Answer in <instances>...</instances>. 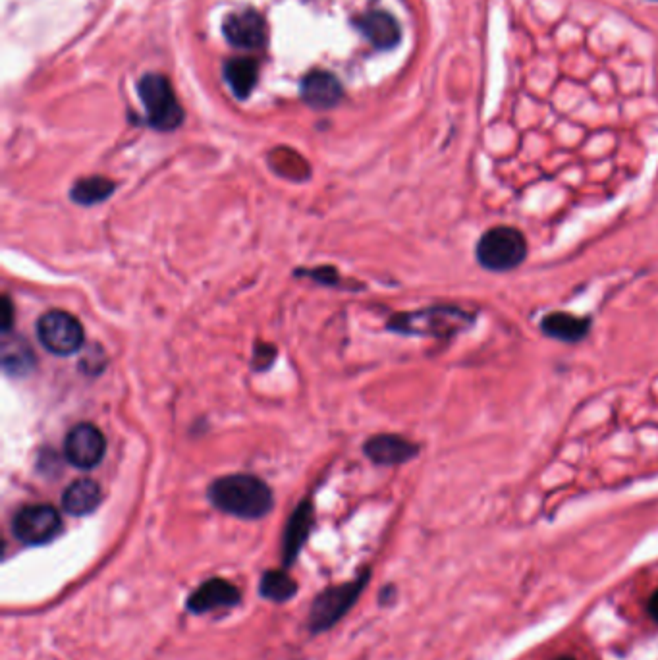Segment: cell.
I'll return each mask as SVG.
<instances>
[{"label": "cell", "instance_id": "6da1fadb", "mask_svg": "<svg viewBox=\"0 0 658 660\" xmlns=\"http://www.w3.org/2000/svg\"><path fill=\"white\" fill-rule=\"evenodd\" d=\"M209 500L220 512L242 518L259 520L273 510V491L259 477L238 473L213 481L209 487Z\"/></svg>", "mask_w": 658, "mask_h": 660}, {"label": "cell", "instance_id": "7a4b0ae2", "mask_svg": "<svg viewBox=\"0 0 658 660\" xmlns=\"http://www.w3.org/2000/svg\"><path fill=\"white\" fill-rule=\"evenodd\" d=\"M527 257V242L520 230L512 226H494L477 244V261L493 273L518 269Z\"/></svg>", "mask_w": 658, "mask_h": 660}, {"label": "cell", "instance_id": "3957f363", "mask_svg": "<svg viewBox=\"0 0 658 660\" xmlns=\"http://www.w3.org/2000/svg\"><path fill=\"white\" fill-rule=\"evenodd\" d=\"M371 578L369 572H363L356 579L334 585L325 589L309 610V630L313 633L327 632L334 624H338L361 597L367 581Z\"/></svg>", "mask_w": 658, "mask_h": 660}, {"label": "cell", "instance_id": "277c9868", "mask_svg": "<svg viewBox=\"0 0 658 660\" xmlns=\"http://www.w3.org/2000/svg\"><path fill=\"white\" fill-rule=\"evenodd\" d=\"M139 97L147 110L149 124L161 132L174 130L184 120V110L180 107L174 89L165 76L147 74L139 82Z\"/></svg>", "mask_w": 658, "mask_h": 660}, {"label": "cell", "instance_id": "5b68a950", "mask_svg": "<svg viewBox=\"0 0 658 660\" xmlns=\"http://www.w3.org/2000/svg\"><path fill=\"white\" fill-rule=\"evenodd\" d=\"M471 317L458 307H431L419 313H410L392 321L398 332L427 334V336H450L458 330L466 329Z\"/></svg>", "mask_w": 658, "mask_h": 660}, {"label": "cell", "instance_id": "8992f818", "mask_svg": "<svg viewBox=\"0 0 658 660\" xmlns=\"http://www.w3.org/2000/svg\"><path fill=\"white\" fill-rule=\"evenodd\" d=\"M37 338L55 356H72L83 346L80 321L66 311H49L37 323Z\"/></svg>", "mask_w": 658, "mask_h": 660}, {"label": "cell", "instance_id": "52a82bcc", "mask_svg": "<svg viewBox=\"0 0 658 660\" xmlns=\"http://www.w3.org/2000/svg\"><path fill=\"white\" fill-rule=\"evenodd\" d=\"M60 531V514L49 504L24 506L12 520V533L24 545H47Z\"/></svg>", "mask_w": 658, "mask_h": 660}, {"label": "cell", "instance_id": "ba28073f", "mask_svg": "<svg viewBox=\"0 0 658 660\" xmlns=\"http://www.w3.org/2000/svg\"><path fill=\"white\" fill-rule=\"evenodd\" d=\"M105 450L107 442L103 433L91 423L76 425L64 440V456L78 469H93L99 466L105 458Z\"/></svg>", "mask_w": 658, "mask_h": 660}, {"label": "cell", "instance_id": "9c48e42d", "mask_svg": "<svg viewBox=\"0 0 658 660\" xmlns=\"http://www.w3.org/2000/svg\"><path fill=\"white\" fill-rule=\"evenodd\" d=\"M242 593L228 579L213 578L203 581L188 599V610L193 614H207L220 608L240 605Z\"/></svg>", "mask_w": 658, "mask_h": 660}, {"label": "cell", "instance_id": "30bf717a", "mask_svg": "<svg viewBox=\"0 0 658 660\" xmlns=\"http://www.w3.org/2000/svg\"><path fill=\"white\" fill-rule=\"evenodd\" d=\"M224 37L240 49H261L267 41V28L265 20L255 12H236L224 20Z\"/></svg>", "mask_w": 658, "mask_h": 660}, {"label": "cell", "instance_id": "8fae6325", "mask_svg": "<svg viewBox=\"0 0 658 660\" xmlns=\"http://www.w3.org/2000/svg\"><path fill=\"white\" fill-rule=\"evenodd\" d=\"M302 97L313 109H332L342 99V87L329 72L315 70L307 74L302 82Z\"/></svg>", "mask_w": 658, "mask_h": 660}, {"label": "cell", "instance_id": "7c38bea8", "mask_svg": "<svg viewBox=\"0 0 658 660\" xmlns=\"http://www.w3.org/2000/svg\"><path fill=\"white\" fill-rule=\"evenodd\" d=\"M365 454L383 466H398L410 462L417 456V446L410 440L396 437V435H381L373 437L365 444Z\"/></svg>", "mask_w": 658, "mask_h": 660}, {"label": "cell", "instance_id": "4fadbf2b", "mask_svg": "<svg viewBox=\"0 0 658 660\" xmlns=\"http://www.w3.org/2000/svg\"><path fill=\"white\" fill-rule=\"evenodd\" d=\"M103 500L101 487L91 479L74 481L62 495V508L72 516H87L99 508Z\"/></svg>", "mask_w": 658, "mask_h": 660}, {"label": "cell", "instance_id": "5bb4252c", "mask_svg": "<svg viewBox=\"0 0 658 660\" xmlns=\"http://www.w3.org/2000/svg\"><path fill=\"white\" fill-rule=\"evenodd\" d=\"M357 26L377 49H392L400 41V26L386 12L367 14L357 20Z\"/></svg>", "mask_w": 658, "mask_h": 660}, {"label": "cell", "instance_id": "9a60e30c", "mask_svg": "<svg viewBox=\"0 0 658 660\" xmlns=\"http://www.w3.org/2000/svg\"><path fill=\"white\" fill-rule=\"evenodd\" d=\"M543 332L560 342H568V344H577L581 342L591 329V321L589 319H581V317H574L570 313H550L543 323H541Z\"/></svg>", "mask_w": 658, "mask_h": 660}, {"label": "cell", "instance_id": "2e32d148", "mask_svg": "<svg viewBox=\"0 0 658 660\" xmlns=\"http://www.w3.org/2000/svg\"><path fill=\"white\" fill-rule=\"evenodd\" d=\"M311 506L302 504L290 518L286 533H284V543H282V560L286 566L296 562L300 550L305 545V539L309 537L311 531Z\"/></svg>", "mask_w": 658, "mask_h": 660}, {"label": "cell", "instance_id": "e0dca14e", "mask_svg": "<svg viewBox=\"0 0 658 660\" xmlns=\"http://www.w3.org/2000/svg\"><path fill=\"white\" fill-rule=\"evenodd\" d=\"M259 76V66L253 58H232L224 64V80L238 99H246Z\"/></svg>", "mask_w": 658, "mask_h": 660}, {"label": "cell", "instance_id": "ac0fdd59", "mask_svg": "<svg viewBox=\"0 0 658 660\" xmlns=\"http://www.w3.org/2000/svg\"><path fill=\"white\" fill-rule=\"evenodd\" d=\"M259 593L273 603H286L298 593V583L284 570H269L261 578Z\"/></svg>", "mask_w": 658, "mask_h": 660}, {"label": "cell", "instance_id": "d6986e66", "mask_svg": "<svg viewBox=\"0 0 658 660\" xmlns=\"http://www.w3.org/2000/svg\"><path fill=\"white\" fill-rule=\"evenodd\" d=\"M114 190V184L103 176H91L76 182L72 188V199L80 205H97L105 201Z\"/></svg>", "mask_w": 658, "mask_h": 660}, {"label": "cell", "instance_id": "ffe728a7", "mask_svg": "<svg viewBox=\"0 0 658 660\" xmlns=\"http://www.w3.org/2000/svg\"><path fill=\"white\" fill-rule=\"evenodd\" d=\"M33 352L29 350L28 344L22 340H12L4 342L2 348V365L4 371L10 375H26L29 369L33 367Z\"/></svg>", "mask_w": 658, "mask_h": 660}, {"label": "cell", "instance_id": "44dd1931", "mask_svg": "<svg viewBox=\"0 0 658 660\" xmlns=\"http://www.w3.org/2000/svg\"><path fill=\"white\" fill-rule=\"evenodd\" d=\"M10 319H12V307H10V302L6 300L4 302V325H2L4 332H8V329H10Z\"/></svg>", "mask_w": 658, "mask_h": 660}, {"label": "cell", "instance_id": "7402d4cb", "mask_svg": "<svg viewBox=\"0 0 658 660\" xmlns=\"http://www.w3.org/2000/svg\"><path fill=\"white\" fill-rule=\"evenodd\" d=\"M649 614L658 622V591L657 593H653V597L649 601Z\"/></svg>", "mask_w": 658, "mask_h": 660}, {"label": "cell", "instance_id": "603a6c76", "mask_svg": "<svg viewBox=\"0 0 658 660\" xmlns=\"http://www.w3.org/2000/svg\"><path fill=\"white\" fill-rule=\"evenodd\" d=\"M558 660H576V659H572V657H562V659H558Z\"/></svg>", "mask_w": 658, "mask_h": 660}]
</instances>
